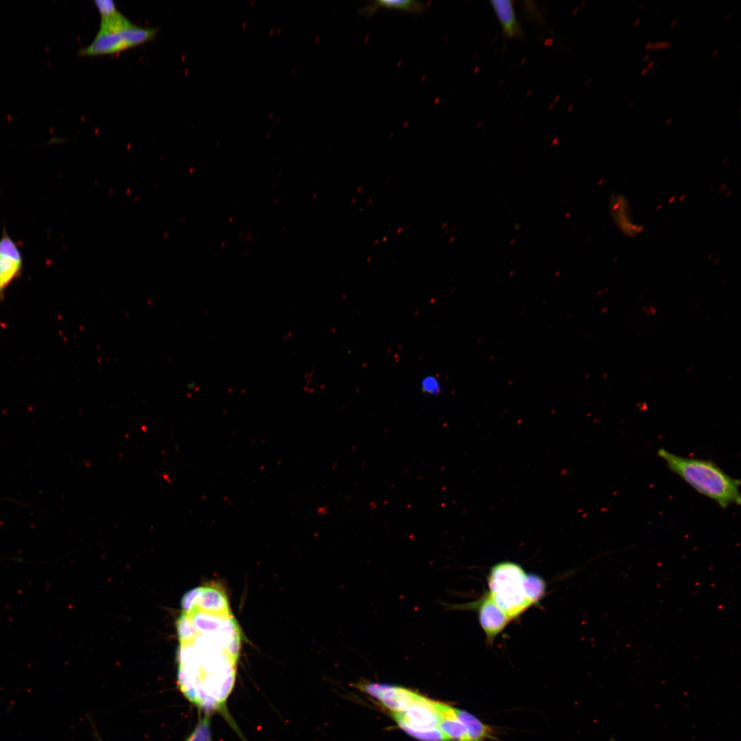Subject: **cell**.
<instances>
[{
    "label": "cell",
    "instance_id": "9a60e30c",
    "mask_svg": "<svg viewBox=\"0 0 741 741\" xmlns=\"http://www.w3.org/2000/svg\"><path fill=\"white\" fill-rule=\"evenodd\" d=\"M185 741H212L209 715L205 714L199 720Z\"/></svg>",
    "mask_w": 741,
    "mask_h": 741
},
{
    "label": "cell",
    "instance_id": "ffe728a7",
    "mask_svg": "<svg viewBox=\"0 0 741 741\" xmlns=\"http://www.w3.org/2000/svg\"><path fill=\"white\" fill-rule=\"evenodd\" d=\"M653 64H654V61H650L649 62V64H648V67H646L647 69L650 70L653 67Z\"/></svg>",
    "mask_w": 741,
    "mask_h": 741
},
{
    "label": "cell",
    "instance_id": "484cf974",
    "mask_svg": "<svg viewBox=\"0 0 741 741\" xmlns=\"http://www.w3.org/2000/svg\"><path fill=\"white\" fill-rule=\"evenodd\" d=\"M649 56H649V54H647V55H646V56L644 57V60H644V62H646V60H647L648 59Z\"/></svg>",
    "mask_w": 741,
    "mask_h": 741
},
{
    "label": "cell",
    "instance_id": "4fadbf2b",
    "mask_svg": "<svg viewBox=\"0 0 741 741\" xmlns=\"http://www.w3.org/2000/svg\"><path fill=\"white\" fill-rule=\"evenodd\" d=\"M546 585L544 580L534 574H526L524 580V591L531 606L537 604L543 598Z\"/></svg>",
    "mask_w": 741,
    "mask_h": 741
},
{
    "label": "cell",
    "instance_id": "8992f818",
    "mask_svg": "<svg viewBox=\"0 0 741 741\" xmlns=\"http://www.w3.org/2000/svg\"><path fill=\"white\" fill-rule=\"evenodd\" d=\"M451 610H476L480 624L485 633L486 642L491 645L495 637L510 620L497 605L488 592L475 601L449 605Z\"/></svg>",
    "mask_w": 741,
    "mask_h": 741
},
{
    "label": "cell",
    "instance_id": "e0dca14e",
    "mask_svg": "<svg viewBox=\"0 0 741 741\" xmlns=\"http://www.w3.org/2000/svg\"><path fill=\"white\" fill-rule=\"evenodd\" d=\"M424 386H425V388L426 389V390L428 391L429 392H434V390H435L434 389H435L436 386H437V384H436L432 379H428L425 383Z\"/></svg>",
    "mask_w": 741,
    "mask_h": 741
},
{
    "label": "cell",
    "instance_id": "4316f807",
    "mask_svg": "<svg viewBox=\"0 0 741 741\" xmlns=\"http://www.w3.org/2000/svg\"><path fill=\"white\" fill-rule=\"evenodd\" d=\"M731 14H732V13H731H731H729V14H727V17L725 18V20H727V19H729V17H731Z\"/></svg>",
    "mask_w": 741,
    "mask_h": 741
},
{
    "label": "cell",
    "instance_id": "d4e9b609",
    "mask_svg": "<svg viewBox=\"0 0 741 741\" xmlns=\"http://www.w3.org/2000/svg\"><path fill=\"white\" fill-rule=\"evenodd\" d=\"M718 52V49H716V50H715V51H714V52L712 53V54H711V56H712V57L715 56H716V54H717Z\"/></svg>",
    "mask_w": 741,
    "mask_h": 741
},
{
    "label": "cell",
    "instance_id": "7c38bea8",
    "mask_svg": "<svg viewBox=\"0 0 741 741\" xmlns=\"http://www.w3.org/2000/svg\"><path fill=\"white\" fill-rule=\"evenodd\" d=\"M456 714L464 725L471 741H485L493 738V729L474 715L468 711L455 708Z\"/></svg>",
    "mask_w": 741,
    "mask_h": 741
},
{
    "label": "cell",
    "instance_id": "cb8c5ba5",
    "mask_svg": "<svg viewBox=\"0 0 741 741\" xmlns=\"http://www.w3.org/2000/svg\"><path fill=\"white\" fill-rule=\"evenodd\" d=\"M672 118H671V117H670V118H669V119H667V121H666V123H665V124H666V125H668L669 124H670V123H671V121H672Z\"/></svg>",
    "mask_w": 741,
    "mask_h": 741
},
{
    "label": "cell",
    "instance_id": "f546056e",
    "mask_svg": "<svg viewBox=\"0 0 741 741\" xmlns=\"http://www.w3.org/2000/svg\"><path fill=\"white\" fill-rule=\"evenodd\" d=\"M97 740L98 741H102L99 738L97 739Z\"/></svg>",
    "mask_w": 741,
    "mask_h": 741
},
{
    "label": "cell",
    "instance_id": "8fae6325",
    "mask_svg": "<svg viewBox=\"0 0 741 741\" xmlns=\"http://www.w3.org/2000/svg\"><path fill=\"white\" fill-rule=\"evenodd\" d=\"M427 8V5L426 3L419 1L375 0L370 1L366 6L360 8L359 13L360 15L370 17L379 9L386 8L401 10L409 14H421L425 12Z\"/></svg>",
    "mask_w": 741,
    "mask_h": 741
},
{
    "label": "cell",
    "instance_id": "30bf717a",
    "mask_svg": "<svg viewBox=\"0 0 741 741\" xmlns=\"http://www.w3.org/2000/svg\"><path fill=\"white\" fill-rule=\"evenodd\" d=\"M490 3L505 36L508 38L521 36L522 30L515 14L513 1L492 0Z\"/></svg>",
    "mask_w": 741,
    "mask_h": 741
},
{
    "label": "cell",
    "instance_id": "5bb4252c",
    "mask_svg": "<svg viewBox=\"0 0 741 741\" xmlns=\"http://www.w3.org/2000/svg\"><path fill=\"white\" fill-rule=\"evenodd\" d=\"M134 24L119 11L106 16L102 17L98 32L104 34L117 33L127 30Z\"/></svg>",
    "mask_w": 741,
    "mask_h": 741
},
{
    "label": "cell",
    "instance_id": "83f0119b",
    "mask_svg": "<svg viewBox=\"0 0 741 741\" xmlns=\"http://www.w3.org/2000/svg\"><path fill=\"white\" fill-rule=\"evenodd\" d=\"M634 104H635V101L632 102V103L630 104L628 107L631 108L633 106Z\"/></svg>",
    "mask_w": 741,
    "mask_h": 741
},
{
    "label": "cell",
    "instance_id": "2e32d148",
    "mask_svg": "<svg viewBox=\"0 0 741 741\" xmlns=\"http://www.w3.org/2000/svg\"><path fill=\"white\" fill-rule=\"evenodd\" d=\"M94 4L101 18L112 15L119 11L116 4L112 0H95Z\"/></svg>",
    "mask_w": 741,
    "mask_h": 741
},
{
    "label": "cell",
    "instance_id": "9c48e42d",
    "mask_svg": "<svg viewBox=\"0 0 741 741\" xmlns=\"http://www.w3.org/2000/svg\"><path fill=\"white\" fill-rule=\"evenodd\" d=\"M438 707L440 714L438 728L448 741H471L464 725L456 714V707L441 702H438Z\"/></svg>",
    "mask_w": 741,
    "mask_h": 741
},
{
    "label": "cell",
    "instance_id": "44dd1931",
    "mask_svg": "<svg viewBox=\"0 0 741 741\" xmlns=\"http://www.w3.org/2000/svg\"><path fill=\"white\" fill-rule=\"evenodd\" d=\"M677 19H674L673 21L672 22V23L670 24V27H674L677 24Z\"/></svg>",
    "mask_w": 741,
    "mask_h": 741
},
{
    "label": "cell",
    "instance_id": "d6986e66",
    "mask_svg": "<svg viewBox=\"0 0 741 741\" xmlns=\"http://www.w3.org/2000/svg\"><path fill=\"white\" fill-rule=\"evenodd\" d=\"M652 42L650 41V42H649L648 43H647V44H646V47H645V49H646V50H647V49H651V47H652Z\"/></svg>",
    "mask_w": 741,
    "mask_h": 741
},
{
    "label": "cell",
    "instance_id": "603a6c76",
    "mask_svg": "<svg viewBox=\"0 0 741 741\" xmlns=\"http://www.w3.org/2000/svg\"><path fill=\"white\" fill-rule=\"evenodd\" d=\"M648 71V70L647 69V68H644L641 72V75H645L647 73Z\"/></svg>",
    "mask_w": 741,
    "mask_h": 741
},
{
    "label": "cell",
    "instance_id": "52a82bcc",
    "mask_svg": "<svg viewBox=\"0 0 741 741\" xmlns=\"http://www.w3.org/2000/svg\"><path fill=\"white\" fill-rule=\"evenodd\" d=\"M354 686L379 701L390 712L404 711L419 694L405 687L368 681H360Z\"/></svg>",
    "mask_w": 741,
    "mask_h": 741
},
{
    "label": "cell",
    "instance_id": "6da1fadb",
    "mask_svg": "<svg viewBox=\"0 0 741 741\" xmlns=\"http://www.w3.org/2000/svg\"><path fill=\"white\" fill-rule=\"evenodd\" d=\"M228 604L221 589L191 590L177 622L178 684L207 714L225 713L235 681L241 635Z\"/></svg>",
    "mask_w": 741,
    "mask_h": 741
},
{
    "label": "cell",
    "instance_id": "7a4b0ae2",
    "mask_svg": "<svg viewBox=\"0 0 741 741\" xmlns=\"http://www.w3.org/2000/svg\"><path fill=\"white\" fill-rule=\"evenodd\" d=\"M657 455L671 471L721 508L740 504V481L731 477L713 461L681 456L664 448L659 449Z\"/></svg>",
    "mask_w": 741,
    "mask_h": 741
},
{
    "label": "cell",
    "instance_id": "ac0fdd59",
    "mask_svg": "<svg viewBox=\"0 0 741 741\" xmlns=\"http://www.w3.org/2000/svg\"><path fill=\"white\" fill-rule=\"evenodd\" d=\"M670 45V43H668V42H662V43H659V44L656 43L655 45L652 44V45L651 47V49L653 50V49H663V48L668 47Z\"/></svg>",
    "mask_w": 741,
    "mask_h": 741
},
{
    "label": "cell",
    "instance_id": "7402d4cb",
    "mask_svg": "<svg viewBox=\"0 0 741 741\" xmlns=\"http://www.w3.org/2000/svg\"><path fill=\"white\" fill-rule=\"evenodd\" d=\"M639 21H640V18H637V19L635 20V21L634 22V24H633V25H634L635 27H636V26H637V25L639 24Z\"/></svg>",
    "mask_w": 741,
    "mask_h": 741
},
{
    "label": "cell",
    "instance_id": "ba28073f",
    "mask_svg": "<svg viewBox=\"0 0 741 741\" xmlns=\"http://www.w3.org/2000/svg\"><path fill=\"white\" fill-rule=\"evenodd\" d=\"M22 268L21 251L4 229L0 239V294L21 273Z\"/></svg>",
    "mask_w": 741,
    "mask_h": 741
},
{
    "label": "cell",
    "instance_id": "5b68a950",
    "mask_svg": "<svg viewBox=\"0 0 741 741\" xmlns=\"http://www.w3.org/2000/svg\"><path fill=\"white\" fill-rule=\"evenodd\" d=\"M158 27H144L136 25L124 31L104 34L97 32L93 41L79 49L82 57L99 56L117 54L153 40L158 34Z\"/></svg>",
    "mask_w": 741,
    "mask_h": 741
},
{
    "label": "cell",
    "instance_id": "f1b7e54d",
    "mask_svg": "<svg viewBox=\"0 0 741 741\" xmlns=\"http://www.w3.org/2000/svg\"><path fill=\"white\" fill-rule=\"evenodd\" d=\"M644 3V1H643L642 3H641V4H640V5L639 6V8H639V9H641V8H642V7L643 6Z\"/></svg>",
    "mask_w": 741,
    "mask_h": 741
},
{
    "label": "cell",
    "instance_id": "277c9868",
    "mask_svg": "<svg viewBox=\"0 0 741 741\" xmlns=\"http://www.w3.org/2000/svg\"><path fill=\"white\" fill-rule=\"evenodd\" d=\"M397 725L421 741H448L438 728L440 714L438 701L419 694L403 712H390Z\"/></svg>",
    "mask_w": 741,
    "mask_h": 741
},
{
    "label": "cell",
    "instance_id": "3957f363",
    "mask_svg": "<svg viewBox=\"0 0 741 741\" xmlns=\"http://www.w3.org/2000/svg\"><path fill=\"white\" fill-rule=\"evenodd\" d=\"M526 575L519 565L511 561L495 564L489 574L488 593L510 620L531 607L524 591Z\"/></svg>",
    "mask_w": 741,
    "mask_h": 741
}]
</instances>
